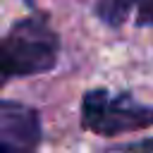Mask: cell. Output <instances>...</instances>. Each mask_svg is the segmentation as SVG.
I'll list each match as a JSON object with an SVG mask.
<instances>
[{"mask_svg": "<svg viewBox=\"0 0 153 153\" xmlns=\"http://www.w3.org/2000/svg\"><path fill=\"white\" fill-rule=\"evenodd\" d=\"M60 38L43 14L26 17L0 38V88L14 76H31L53 69Z\"/></svg>", "mask_w": 153, "mask_h": 153, "instance_id": "6da1fadb", "label": "cell"}, {"mask_svg": "<svg viewBox=\"0 0 153 153\" xmlns=\"http://www.w3.org/2000/svg\"><path fill=\"white\" fill-rule=\"evenodd\" d=\"M81 124L93 134L117 136L153 124V108L136 103L129 93L93 88L81 100Z\"/></svg>", "mask_w": 153, "mask_h": 153, "instance_id": "7a4b0ae2", "label": "cell"}, {"mask_svg": "<svg viewBox=\"0 0 153 153\" xmlns=\"http://www.w3.org/2000/svg\"><path fill=\"white\" fill-rule=\"evenodd\" d=\"M0 136L14 146L33 151L41 141L38 112L12 100H0Z\"/></svg>", "mask_w": 153, "mask_h": 153, "instance_id": "3957f363", "label": "cell"}, {"mask_svg": "<svg viewBox=\"0 0 153 153\" xmlns=\"http://www.w3.org/2000/svg\"><path fill=\"white\" fill-rule=\"evenodd\" d=\"M93 12L108 26H122L127 22L153 26V0H98Z\"/></svg>", "mask_w": 153, "mask_h": 153, "instance_id": "277c9868", "label": "cell"}, {"mask_svg": "<svg viewBox=\"0 0 153 153\" xmlns=\"http://www.w3.org/2000/svg\"><path fill=\"white\" fill-rule=\"evenodd\" d=\"M124 151L127 153H153V136L136 141V143H129V146H124Z\"/></svg>", "mask_w": 153, "mask_h": 153, "instance_id": "5b68a950", "label": "cell"}, {"mask_svg": "<svg viewBox=\"0 0 153 153\" xmlns=\"http://www.w3.org/2000/svg\"><path fill=\"white\" fill-rule=\"evenodd\" d=\"M0 153H33V151L22 148V146H14V143H10V141H5V139L0 136Z\"/></svg>", "mask_w": 153, "mask_h": 153, "instance_id": "8992f818", "label": "cell"}]
</instances>
